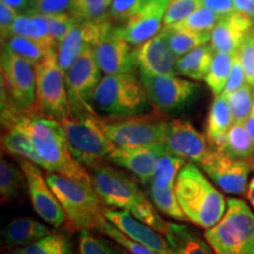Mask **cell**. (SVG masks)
Segmentation results:
<instances>
[{"label": "cell", "instance_id": "1", "mask_svg": "<svg viewBox=\"0 0 254 254\" xmlns=\"http://www.w3.org/2000/svg\"><path fill=\"white\" fill-rule=\"evenodd\" d=\"M12 122H17L28 133L39 158L40 167L51 173L92 184V177L86 167L72 154L62 123L39 116L34 111L19 113L2 126H7Z\"/></svg>", "mask_w": 254, "mask_h": 254}, {"label": "cell", "instance_id": "2", "mask_svg": "<svg viewBox=\"0 0 254 254\" xmlns=\"http://www.w3.org/2000/svg\"><path fill=\"white\" fill-rule=\"evenodd\" d=\"M92 185L105 205L131 213L160 234L167 231L168 222L159 217L138 185L125 173L107 164L91 170Z\"/></svg>", "mask_w": 254, "mask_h": 254}, {"label": "cell", "instance_id": "3", "mask_svg": "<svg viewBox=\"0 0 254 254\" xmlns=\"http://www.w3.org/2000/svg\"><path fill=\"white\" fill-rule=\"evenodd\" d=\"M174 192L187 220L200 227L215 226L226 212L224 195L193 163H186L178 174Z\"/></svg>", "mask_w": 254, "mask_h": 254}, {"label": "cell", "instance_id": "4", "mask_svg": "<svg viewBox=\"0 0 254 254\" xmlns=\"http://www.w3.org/2000/svg\"><path fill=\"white\" fill-rule=\"evenodd\" d=\"M46 180L66 214L71 231L99 230L106 220L103 200L92 184L49 172Z\"/></svg>", "mask_w": 254, "mask_h": 254}, {"label": "cell", "instance_id": "5", "mask_svg": "<svg viewBox=\"0 0 254 254\" xmlns=\"http://www.w3.org/2000/svg\"><path fill=\"white\" fill-rule=\"evenodd\" d=\"M205 238L215 254H254V213L244 200L228 199L224 217Z\"/></svg>", "mask_w": 254, "mask_h": 254}, {"label": "cell", "instance_id": "6", "mask_svg": "<svg viewBox=\"0 0 254 254\" xmlns=\"http://www.w3.org/2000/svg\"><path fill=\"white\" fill-rule=\"evenodd\" d=\"M62 125L72 154L85 167L94 168L109 160L116 145L105 133L101 119L95 112L71 114Z\"/></svg>", "mask_w": 254, "mask_h": 254}, {"label": "cell", "instance_id": "7", "mask_svg": "<svg viewBox=\"0 0 254 254\" xmlns=\"http://www.w3.org/2000/svg\"><path fill=\"white\" fill-rule=\"evenodd\" d=\"M150 104L147 92L134 73L104 75L93 98V107L111 117L144 114Z\"/></svg>", "mask_w": 254, "mask_h": 254}, {"label": "cell", "instance_id": "8", "mask_svg": "<svg viewBox=\"0 0 254 254\" xmlns=\"http://www.w3.org/2000/svg\"><path fill=\"white\" fill-rule=\"evenodd\" d=\"M1 112H30L36 104V66L1 47Z\"/></svg>", "mask_w": 254, "mask_h": 254}, {"label": "cell", "instance_id": "9", "mask_svg": "<svg viewBox=\"0 0 254 254\" xmlns=\"http://www.w3.org/2000/svg\"><path fill=\"white\" fill-rule=\"evenodd\" d=\"M36 104L33 111L47 118L63 122L71 116L65 72L59 66L57 50L36 65Z\"/></svg>", "mask_w": 254, "mask_h": 254}, {"label": "cell", "instance_id": "10", "mask_svg": "<svg viewBox=\"0 0 254 254\" xmlns=\"http://www.w3.org/2000/svg\"><path fill=\"white\" fill-rule=\"evenodd\" d=\"M166 118L159 112L101 119L110 140L119 147L163 145Z\"/></svg>", "mask_w": 254, "mask_h": 254}, {"label": "cell", "instance_id": "11", "mask_svg": "<svg viewBox=\"0 0 254 254\" xmlns=\"http://www.w3.org/2000/svg\"><path fill=\"white\" fill-rule=\"evenodd\" d=\"M103 72L94 56V49H86L68 71L65 72L71 114L95 112L93 98Z\"/></svg>", "mask_w": 254, "mask_h": 254}, {"label": "cell", "instance_id": "12", "mask_svg": "<svg viewBox=\"0 0 254 254\" xmlns=\"http://www.w3.org/2000/svg\"><path fill=\"white\" fill-rule=\"evenodd\" d=\"M139 78L151 104L161 112L182 110L198 95L199 84L176 74H148L139 71Z\"/></svg>", "mask_w": 254, "mask_h": 254}, {"label": "cell", "instance_id": "13", "mask_svg": "<svg viewBox=\"0 0 254 254\" xmlns=\"http://www.w3.org/2000/svg\"><path fill=\"white\" fill-rule=\"evenodd\" d=\"M110 19L99 21H77L57 46L59 66L64 72L77 62L86 49H94L113 32Z\"/></svg>", "mask_w": 254, "mask_h": 254}, {"label": "cell", "instance_id": "14", "mask_svg": "<svg viewBox=\"0 0 254 254\" xmlns=\"http://www.w3.org/2000/svg\"><path fill=\"white\" fill-rule=\"evenodd\" d=\"M18 164L24 171L27 182L32 207L36 213L53 227L66 224V214L52 189L43 176L40 166L24 158H18Z\"/></svg>", "mask_w": 254, "mask_h": 254}, {"label": "cell", "instance_id": "15", "mask_svg": "<svg viewBox=\"0 0 254 254\" xmlns=\"http://www.w3.org/2000/svg\"><path fill=\"white\" fill-rule=\"evenodd\" d=\"M171 0H145L134 15L122 26L114 27V37L138 46L152 39L164 28V19Z\"/></svg>", "mask_w": 254, "mask_h": 254}, {"label": "cell", "instance_id": "16", "mask_svg": "<svg viewBox=\"0 0 254 254\" xmlns=\"http://www.w3.org/2000/svg\"><path fill=\"white\" fill-rule=\"evenodd\" d=\"M200 165L224 192L234 195L247 192V178L251 168L249 160H238L224 152L211 148L207 158Z\"/></svg>", "mask_w": 254, "mask_h": 254}, {"label": "cell", "instance_id": "17", "mask_svg": "<svg viewBox=\"0 0 254 254\" xmlns=\"http://www.w3.org/2000/svg\"><path fill=\"white\" fill-rule=\"evenodd\" d=\"M163 145L172 153L199 164L211 152L207 138L198 132L190 122L182 119L167 120Z\"/></svg>", "mask_w": 254, "mask_h": 254}, {"label": "cell", "instance_id": "18", "mask_svg": "<svg viewBox=\"0 0 254 254\" xmlns=\"http://www.w3.org/2000/svg\"><path fill=\"white\" fill-rule=\"evenodd\" d=\"M94 56L105 75L131 74L138 69L135 46L112 33L94 47Z\"/></svg>", "mask_w": 254, "mask_h": 254}, {"label": "cell", "instance_id": "19", "mask_svg": "<svg viewBox=\"0 0 254 254\" xmlns=\"http://www.w3.org/2000/svg\"><path fill=\"white\" fill-rule=\"evenodd\" d=\"M168 150L164 145L119 147L116 146L109 160L117 166L126 168L142 183L153 180L158 160Z\"/></svg>", "mask_w": 254, "mask_h": 254}, {"label": "cell", "instance_id": "20", "mask_svg": "<svg viewBox=\"0 0 254 254\" xmlns=\"http://www.w3.org/2000/svg\"><path fill=\"white\" fill-rule=\"evenodd\" d=\"M135 57L138 71L158 75L176 74L178 58L171 50L165 28L152 39L135 46Z\"/></svg>", "mask_w": 254, "mask_h": 254}, {"label": "cell", "instance_id": "21", "mask_svg": "<svg viewBox=\"0 0 254 254\" xmlns=\"http://www.w3.org/2000/svg\"><path fill=\"white\" fill-rule=\"evenodd\" d=\"M104 215L107 221L113 224L120 232H123L129 239L141 244L148 249L157 251L161 254H172L167 240L144 222L139 221L131 213L126 211H114V209H104Z\"/></svg>", "mask_w": 254, "mask_h": 254}, {"label": "cell", "instance_id": "22", "mask_svg": "<svg viewBox=\"0 0 254 254\" xmlns=\"http://www.w3.org/2000/svg\"><path fill=\"white\" fill-rule=\"evenodd\" d=\"M254 28V21L241 12L225 15L219 19L211 32V46L215 52L237 53L246 36Z\"/></svg>", "mask_w": 254, "mask_h": 254}, {"label": "cell", "instance_id": "23", "mask_svg": "<svg viewBox=\"0 0 254 254\" xmlns=\"http://www.w3.org/2000/svg\"><path fill=\"white\" fill-rule=\"evenodd\" d=\"M234 124L227 97L225 94L215 95L209 109L206 125V138L209 147L217 151H222L227 140V134Z\"/></svg>", "mask_w": 254, "mask_h": 254}, {"label": "cell", "instance_id": "24", "mask_svg": "<svg viewBox=\"0 0 254 254\" xmlns=\"http://www.w3.org/2000/svg\"><path fill=\"white\" fill-rule=\"evenodd\" d=\"M215 51L211 44L201 45L177 59L176 74L190 80L202 81L207 77Z\"/></svg>", "mask_w": 254, "mask_h": 254}, {"label": "cell", "instance_id": "25", "mask_svg": "<svg viewBox=\"0 0 254 254\" xmlns=\"http://www.w3.org/2000/svg\"><path fill=\"white\" fill-rule=\"evenodd\" d=\"M164 236L172 254H213L212 247L186 225L168 222Z\"/></svg>", "mask_w": 254, "mask_h": 254}, {"label": "cell", "instance_id": "26", "mask_svg": "<svg viewBox=\"0 0 254 254\" xmlns=\"http://www.w3.org/2000/svg\"><path fill=\"white\" fill-rule=\"evenodd\" d=\"M13 36L30 38L32 40L43 44L49 49H57L55 41L50 36L49 24H47L46 17L44 14H19L12 27L9 28L7 36L1 40V43L7 38Z\"/></svg>", "mask_w": 254, "mask_h": 254}, {"label": "cell", "instance_id": "27", "mask_svg": "<svg viewBox=\"0 0 254 254\" xmlns=\"http://www.w3.org/2000/svg\"><path fill=\"white\" fill-rule=\"evenodd\" d=\"M50 234L51 231L41 222L31 218H18L5 227L4 240L8 246H26Z\"/></svg>", "mask_w": 254, "mask_h": 254}, {"label": "cell", "instance_id": "28", "mask_svg": "<svg viewBox=\"0 0 254 254\" xmlns=\"http://www.w3.org/2000/svg\"><path fill=\"white\" fill-rule=\"evenodd\" d=\"M5 134L2 135V146L6 152L15 155L17 158H24L39 166V158L34 150V146L28 133L17 122H12L5 126Z\"/></svg>", "mask_w": 254, "mask_h": 254}, {"label": "cell", "instance_id": "29", "mask_svg": "<svg viewBox=\"0 0 254 254\" xmlns=\"http://www.w3.org/2000/svg\"><path fill=\"white\" fill-rule=\"evenodd\" d=\"M27 187L26 177L20 166L2 158L0 163V196L1 202H11L19 198L24 187Z\"/></svg>", "mask_w": 254, "mask_h": 254}, {"label": "cell", "instance_id": "30", "mask_svg": "<svg viewBox=\"0 0 254 254\" xmlns=\"http://www.w3.org/2000/svg\"><path fill=\"white\" fill-rule=\"evenodd\" d=\"M166 30L168 44L177 58L187 55L196 47L206 45L211 41V33L194 32L185 28L164 27Z\"/></svg>", "mask_w": 254, "mask_h": 254}, {"label": "cell", "instance_id": "31", "mask_svg": "<svg viewBox=\"0 0 254 254\" xmlns=\"http://www.w3.org/2000/svg\"><path fill=\"white\" fill-rule=\"evenodd\" d=\"M236 53L215 52L211 68H209L205 82L214 95L222 94L226 84L230 79L232 68H233Z\"/></svg>", "mask_w": 254, "mask_h": 254}, {"label": "cell", "instance_id": "32", "mask_svg": "<svg viewBox=\"0 0 254 254\" xmlns=\"http://www.w3.org/2000/svg\"><path fill=\"white\" fill-rule=\"evenodd\" d=\"M228 157L238 160H249L254 155V144L251 140L245 126L234 123L228 131L227 140L222 151Z\"/></svg>", "mask_w": 254, "mask_h": 254}, {"label": "cell", "instance_id": "33", "mask_svg": "<svg viewBox=\"0 0 254 254\" xmlns=\"http://www.w3.org/2000/svg\"><path fill=\"white\" fill-rule=\"evenodd\" d=\"M2 47L11 51L21 58L26 59L34 66L38 65L41 60L57 49H49L43 44L38 43L36 40H32L30 38L13 36L2 41Z\"/></svg>", "mask_w": 254, "mask_h": 254}, {"label": "cell", "instance_id": "34", "mask_svg": "<svg viewBox=\"0 0 254 254\" xmlns=\"http://www.w3.org/2000/svg\"><path fill=\"white\" fill-rule=\"evenodd\" d=\"M185 165L186 159L167 151L158 160L152 183L161 189L174 190L178 174Z\"/></svg>", "mask_w": 254, "mask_h": 254}, {"label": "cell", "instance_id": "35", "mask_svg": "<svg viewBox=\"0 0 254 254\" xmlns=\"http://www.w3.org/2000/svg\"><path fill=\"white\" fill-rule=\"evenodd\" d=\"M12 254H72V246L66 236L51 233L37 243L17 247Z\"/></svg>", "mask_w": 254, "mask_h": 254}, {"label": "cell", "instance_id": "36", "mask_svg": "<svg viewBox=\"0 0 254 254\" xmlns=\"http://www.w3.org/2000/svg\"><path fill=\"white\" fill-rule=\"evenodd\" d=\"M112 0H72L68 13L77 21H99L109 19Z\"/></svg>", "mask_w": 254, "mask_h": 254}, {"label": "cell", "instance_id": "37", "mask_svg": "<svg viewBox=\"0 0 254 254\" xmlns=\"http://www.w3.org/2000/svg\"><path fill=\"white\" fill-rule=\"evenodd\" d=\"M226 97L234 123H245L254 111V87L246 84Z\"/></svg>", "mask_w": 254, "mask_h": 254}, {"label": "cell", "instance_id": "38", "mask_svg": "<svg viewBox=\"0 0 254 254\" xmlns=\"http://www.w3.org/2000/svg\"><path fill=\"white\" fill-rule=\"evenodd\" d=\"M151 198L153 200L155 207H157L161 213L167 217L173 218L174 220L185 221L187 220L185 213L180 207L178 202L176 192L171 189H161L152 183L151 185Z\"/></svg>", "mask_w": 254, "mask_h": 254}, {"label": "cell", "instance_id": "39", "mask_svg": "<svg viewBox=\"0 0 254 254\" xmlns=\"http://www.w3.org/2000/svg\"><path fill=\"white\" fill-rule=\"evenodd\" d=\"M219 19H220V17L218 14H215L213 11L206 7H200L195 12H193L192 14L189 15L186 19H184L183 21L170 27L185 28V30L194 32L211 33L215 27V25L218 24Z\"/></svg>", "mask_w": 254, "mask_h": 254}, {"label": "cell", "instance_id": "40", "mask_svg": "<svg viewBox=\"0 0 254 254\" xmlns=\"http://www.w3.org/2000/svg\"><path fill=\"white\" fill-rule=\"evenodd\" d=\"M202 7L200 0H171L164 19V27L173 26Z\"/></svg>", "mask_w": 254, "mask_h": 254}, {"label": "cell", "instance_id": "41", "mask_svg": "<svg viewBox=\"0 0 254 254\" xmlns=\"http://www.w3.org/2000/svg\"><path fill=\"white\" fill-rule=\"evenodd\" d=\"M100 232H103L105 236L110 237L113 241H116L117 244L120 246H123L124 249L129 251L132 254H161L153 251L148 247H146L141 244L136 243V241L129 239L128 237L125 236L123 232H120L118 228L114 226L113 224H111L110 221L105 220L100 227Z\"/></svg>", "mask_w": 254, "mask_h": 254}, {"label": "cell", "instance_id": "42", "mask_svg": "<svg viewBox=\"0 0 254 254\" xmlns=\"http://www.w3.org/2000/svg\"><path fill=\"white\" fill-rule=\"evenodd\" d=\"M45 17L47 24H49L50 36L52 38V40L55 41L57 46L66 37V34L71 31V28L74 26V24L77 23V20L73 19L69 15V13L50 14L45 15Z\"/></svg>", "mask_w": 254, "mask_h": 254}, {"label": "cell", "instance_id": "43", "mask_svg": "<svg viewBox=\"0 0 254 254\" xmlns=\"http://www.w3.org/2000/svg\"><path fill=\"white\" fill-rule=\"evenodd\" d=\"M237 55L245 71L247 84L254 87V36L252 32L247 34L245 39L243 40Z\"/></svg>", "mask_w": 254, "mask_h": 254}, {"label": "cell", "instance_id": "44", "mask_svg": "<svg viewBox=\"0 0 254 254\" xmlns=\"http://www.w3.org/2000/svg\"><path fill=\"white\" fill-rule=\"evenodd\" d=\"M145 0H112L109 9V19L111 21H123L134 15L139 8L144 5Z\"/></svg>", "mask_w": 254, "mask_h": 254}, {"label": "cell", "instance_id": "45", "mask_svg": "<svg viewBox=\"0 0 254 254\" xmlns=\"http://www.w3.org/2000/svg\"><path fill=\"white\" fill-rule=\"evenodd\" d=\"M80 254H118L105 239L82 231L80 236Z\"/></svg>", "mask_w": 254, "mask_h": 254}, {"label": "cell", "instance_id": "46", "mask_svg": "<svg viewBox=\"0 0 254 254\" xmlns=\"http://www.w3.org/2000/svg\"><path fill=\"white\" fill-rule=\"evenodd\" d=\"M72 0H34V12L44 15L68 13Z\"/></svg>", "mask_w": 254, "mask_h": 254}, {"label": "cell", "instance_id": "47", "mask_svg": "<svg viewBox=\"0 0 254 254\" xmlns=\"http://www.w3.org/2000/svg\"><path fill=\"white\" fill-rule=\"evenodd\" d=\"M246 75H245V71H244L243 65H241V62L239 59V57L236 53V57H234V64H233V68H232L230 79H228L226 87H225L222 94L228 95L232 92L237 91L238 88L243 87L244 85H246Z\"/></svg>", "mask_w": 254, "mask_h": 254}, {"label": "cell", "instance_id": "48", "mask_svg": "<svg viewBox=\"0 0 254 254\" xmlns=\"http://www.w3.org/2000/svg\"><path fill=\"white\" fill-rule=\"evenodd\" d=\"M19 13L11 6H8L5 2L0 1V34H1V40L7 36L9 28L18 18Z\"/></svg>", "mask_w": 254, "mask_h": 254}, {"label": "cell", "instance_id": "49", "mask_svg": "<svg viewBox=\"0 0 254 254\" xmlns=\"http://www.w3.org/2000/svg\"><path fill=\"white\" fill-rule=\"evenodd\" d=\"M202 7L213 11L219 17H225L236 12L234 0H200Z\"/></svg>", "mask_w": 254, "mask_h": 254}, {"label": "cell", "instance_id": "50", "mask_svg": "<svg viewBox=\"0 0 254 254\" xmlns=\"http://www.w3.org/2000/svg\"><path fill=\"white\" fill-rule=\"evenodd\" d=\"M12 8L15 9L19 14H30L34 12V0H0Z\"/></svg>", "mask_w": 254, "mask_h": 254}, {"label": "cell", "instance_id": "51", "mask_svg": "<svg viewBox=\"0 0 254 254\" xmlns=\"http://www.w3.org/2000/svg\"><path fill=\"white\" fill-rule=\"evenodd\" d=\"M238 12L246 14L254 21V0H234Z\"/></svg>", "mask_w": 254, "mask_h": 254}, {"label": "cell", "instance_id": "52", "mask_svg": "<svg viewBox=\"0 0 254 254\" xmlns=\"http://www.w3.org/2000/svg\"><path fill=\"white\" fill-rule=\"evenodd\" d=\"M244 126H245V128H246L247 133H249L251 140H252V142L254 144V111H253V113L249 117V118L245 120Z\"/></svg>", "mask_w": 254, "mask_h": 254}, {"label": "cell", "instance_id": "53", "mask_svg": "<svg viewBox=\"0 0 254 254\" xmlns=\"http://www.w3.org/2000/svg\"><path fill=\"white\" fill-rule=\"evenodd\" d=\"M246 195H247V199H249V201L251 202V205H252V207L254 208V177L253 179L251 180L249 187H247Z\"/></svg>", "mask_w": 254, "mask_h": 254}, {"label": "cell", "instance_id": "54", "mask_svg": "<svg viewBox=\"0 0 254 254\" xmlns=\"http://www.w3.org/2000/svg\"><path fill=\"white\" fill-rule=\"evenodd\" d=\"M250 163H251V168H252V170L254 171V155L252 157V159H251Z\"/></svg>", "mask_w": 254, "mask_h": 254}, {"label": "cell", "instance_id": "55", "mask_svg": "<svg viewBox=\"0 0 254 254\" xmlns=\"http://www.w3.org/2000/svg\"><path fill=\"white\" fill-rule=\"evenodd\" d=\"M252 33H253V36H254V28L252 30Z\"/></svg>", "mask_w": 254, "mask_h": 254}]
</instances>
